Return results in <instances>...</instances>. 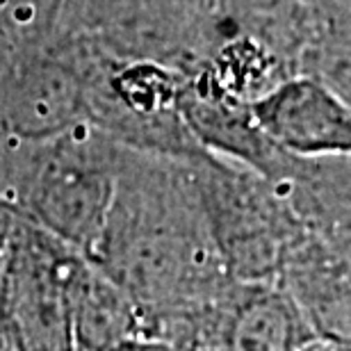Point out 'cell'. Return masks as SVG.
<instances>
[{"mask_svg": "<svg viewBox=\"0 0 351 351\" xmlns=\"http://www.w3.org/2000/svg\"><path fill=\"white\" fill-rule=\"evenodd\" d=\"M258 123L297 153H351V112L317 82L297 80L256 103Z\"/></svg>", "mask_w": 351, "mask_h": 351, "instance_id": "1", "label": "cell"}]
</instances>
